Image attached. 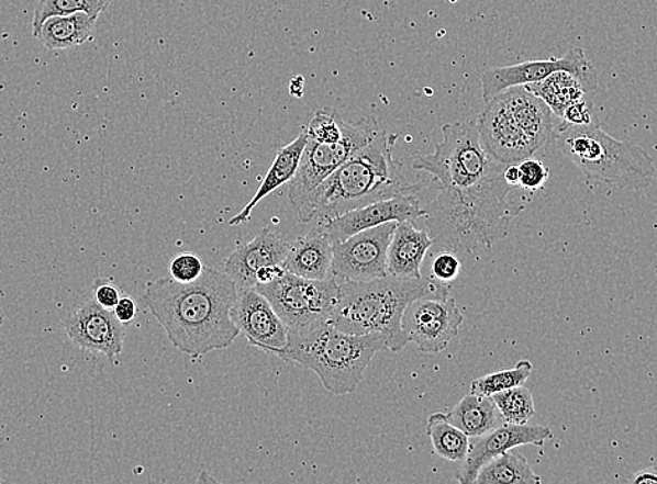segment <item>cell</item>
<instances>
[{"label":"cell","mask_w":657,"mask_h":484,"mask_svg":"<svg viewBox=\"0 0 657 484\" xmlns=\"http://www.w3.org/2000/svg\"><path fill=\"white\" fill-rule=\"evenodd\" d=\"M505 168L487 153L475 122L446 123L435 151L413 159V171L427 173L436 190L425 229L439 250L474 254L510 235L525 205L511 202Z\"/></svg>","instance_id":"1"},{"label":"cell","mask_w":657,"mask_h":484,"mask_svg":"<svg viewBox=\"0 0 657 484\" xmlns=\"http://www.w3.org/2000/svg\"><path fill=\"white\" fill-rule=\"evenodd\" d=\"M237 295V285L225 272L204 267L193 282L174 278L148 282L142 302L174 347L198 359L231 347L240 336L231 316Z\"/></svg>","instance_id":"2"},{"label":"cell","mask_w":657,"mask_h":484,"mask_svg":"<svg viewBox=\"0 0 657 484\" xmlns=\"http://www.w3.org/2000/svg\"><path fill=\"white\" fill-rule=\"evenodd\" d=\"M398 137L379 127L366 147L323 180L301 223H326L348 211L417 190V184L404 177L403 165L393 157Z\"/></svg>","instance_id":"3"},{"label":"cell","mask_w":657,"mask_h":484,"mask_svg":"<svg viewBox=\"0 0 657 484\" xmlns=\"http://www.w3.org/2000/svg\"><path fill=\"white\" fill-rule=\"evenodd\" d=\"M341 299L332 324L354 336L381 334L385 348L400 352L405 341L402 318L415 299L449 290L431 278L387 275L372 281L338 282Z\"/></svg>","instance_id":"4"},{"label":"cell","mask_w":657,"mask_h":484,"mask_svg":"<svg viewBox=\"0 0 657 484\" xmlns=\"http://www.w3.org/2000/svg\"><path fill=\"white\" fill-rule=\"evenodd\" d=\"M559 122L542 98L517 86L486 102L476 125L487 153L498 162L512 165L535 156Z\"/></svg>","instance_id":"5"},{"label":"cell","mask_w":657,"mask_h":484,"mask_svg":"<svg viewBox=\"0 0 657 484\" xmlns=\"http://www.w3.org/2000/svg\"><path fill=\"white\" fill-rule=\"evenodd\" d=\"M554 136L564 156L592 182L624 190H644L655 179V164L643 147L620 142L600 127L598 117L588 125L559 123Z\"/></svg>","instance_id":"6"},{"label":"cell","mask_w":657,"mask_h":484,"mask_svg":"<svg viewBox=\"0 0 657 484\" xmlns=\"http://www.w3.org/2000/svg\"><path fill=\"white\" fill-rule=\"evenodd\" d=\"M383 348L381 334L354 336L328 324L307 336L289 334V342L275 357L314 372L328 393L346 395L356 391L375 354Z\"/></svg>","instance_id":"7"},{"label":"cell","mask_w":657,"mask_h":484,"mask_svg":"<svg viewBox=\"0 0 657 484\" xmlns=\"http://www.w3.org/2000/svg\"><path fill=\"white\" fill-rule=\"evenodd\" d=\"M279 314L289 334L307 336L332 324L341 299L335 275L326 280H307L286 272L274 282L256 285Z\"/></svg>","instance_id":"8"},{"label":"cell","mask_w":657,"mask_h":484,"mask_svg":"<svg viewBox=\"0 0 657 484\" xmlns=\"http://www.w3.org/2000/svg\"><path fill=\"white\" fill-rule=\"evenodd\" d=\"M343 137L337 143H318L310 140L302 153L296 177L289 183V200L297 211L299 221L304 218L308 203L323 180L331 177L344 162L356 156L359 149L372 140L379 126L372 116L356 123L342 121Z\"/></svg>","instance_id":"9"},{"label":"cell","mask_w":657,"mask_h":484,"mask_svg":"<svg viewBox=\"0 0 657 484\" xmlns=\"http://www.w3.org/2000/svg\"><path fill=\"white\" fill-rule=\"evenodd\" d=\"M465 317L450 291L431 293L415 299L403 313L405 341L423 353H439L458 337Z\"/></svg>","instance_id":"10"},{"label":"cell","mask_w":657,"mask_h":484,"mask_svg":"<svg viewBox=\"0 0 657 484\" xmlns=\"http://www.w3.org/2000/svg\"><path fill=\"white\" fill-rule=\"evenodd\" d=\"M398 223L375 226L333 244L332 272L338 282H364L388 275V250Z\"/></svg>","instance_id":"11"},{"label":"cell","mask_w":657,"mask_h":484,"mask_svg":"<svg viewBox=\"0 0 657 484\" xmlns=\"http://www.w3.org/2000/svg\"><path fill=\"white\" fill-rule=\"evenodd\" d=\"M557 70H568L581 77L592 92L598 90V74L581 48H572L563 58L528 60L502 68L487 69L481 76L482 100L501 94L512 87L527 86L547 79Z\"/></svg>","instance_id":"12"},{"label":"cell","mask_w":657,"mask_h":484,"mask_svg":"<svg viewBox=\"0 0 657 484\" xmlns=\"http://www.w3.org/2000/svg\"><path fill=\"white\" fill-rule=\"evenodd\" d=\"M427 215V210L421 204L417 190L379 200L364 207L348 211V213L320 223L325 228L332 244L343 241L358 232L375 228L387 223H402V221L417 220Z\"/></svg>","instance_id":"13"},{"label":"cell","mask_w":657,"mask_h":484,"mask_svg":"<svg viewBox=\"0 0 657 484\" xmlns=\"http://www.w3.org/2000/svg\"><path fill=\"white\" fill-rule=\"evenodd\" d=\"M64 326L77 347L102 353L110 362L116 363L125 341V324L118 320L114 312L90 301L70 314Z\"/></svg>","instance_id":"14"},{"label":"cell","mask_w":657,"mask_h":484,"mask_svg":"<svg viewBox=\"0 0 657 484\" xmlns=\"http://www.w3.org/2000/svg\"><path fill=\"white\" fill-rule=\"evenodd\" d=\"M231 316L248 342L264 352L276 354L289 342V329L256 286L238 290Z\"/></svg>","instance_id":"15"},{"label":"cell","mask_w":657,"mask_h":484,"mask_svg":"<svg viewBox=\"0 0 657 484\" xmlns=\"http://www.w3.org/2000/svg\"><path fill=\"white\" fill-rule=\"evenodd\" d=\"M553 439V431L544 426L505 424L470 440L469 452L456 473V481L461 484L475 483L477 475L487 462L521 446H544Z\"/></svg>","instance_id":"16"},{"label":"cell","mask_w":657,"mask_h":484,"mask_svg":"<svg viewBox=\"0 0 657 484\" xmlns=\"http://www.w3.org/2000/svg\"><path fill=\"white\" fill-rule=\"evenodd\" d=\"M290 244L265 226L248 244L241 245L225 260L224 272L235 282L238 290L256 286V272L261 267L283 264Z\"/></svg>","instance_id":"17"},{"label":"cell","mask_w":657,"mask_h":484,"mask_svg":"<svg viewBox=\"0 0 657 484\" xmlns=\"http://www.w3.org/2000/svg\"><path fill=\"white\" fill-rule=\"evenodd\" d=\"M333 244L323 225L300 236L290 245L283 262L287 272L307 280H326L332 277Z\"/></svg>","instance_id":"18"},{"label":"cell","mask_w":657,"mask_h":484,"mask_svg":"<svg viewBox=\"0 0 657 484\" xmlns=\"http://www.w3.org/2000/svg\"><path fill=\"white\" fill-rule=\"evenodd\" d=\"M433 246L427 229L415 228L412 220L398 223L388 250V274L421 278V264Z\"/></svg>","instance_id":"19"},{"label":"cell","mask_w":657,"mask_h":484,"mask_svg":"<svg viewBox=\"0 0 657 484\" xmlns=\"http://www.w3.org/2000/svg\"><path fill=\"white\" fill-rule=\"evenodd\" d=\"M307 143V131H302L296 140L279 149L274 164L270 165L269 171L266 173L264 180H261L260 187L256 190L254 198L250 199V202L245 205L243 211L233 216V220L230 221V226H240L248 223L253 211L261 200L268 198L269 194L276 192L283 184L291 182L292 178L296 177L297 169L300 167L302 153H304Z\"/></svg>","instance_id":"20"},{"label":"cell","mask_w":657,"mask_h":484,"mask_svg":"<svg viewBox=\"0 0 657 484\" xmlns=\"http://www.w3.org/2000/svg\"><path fill=\"white\" fill-rule=\"evenodd\" d=\"M445 419L475 439L505 424L504 416L489 395L470 393L454 408L444 412Z\"/></svg>","instance_id":"21"},{"label":"cell","mask_w":657,"mask_h":484,"mask_svg":"<svg viewBox=\"0 0 657 484\" xmlns=\"http://www.w3.org/2000/svg\"><path fill=\"white\" fill-rule=\"evenodd\" d=\"M96 18L87 13L54 15L46 19L37 34V40L46 49H74L92 38L96 30Z\"/></svg>","instance_id":"22"},{"label":"cell","mask_w":657,"mask_h":484,"mask_svg":"<svg viewBox=\"0 0 657 484\" xmlns=\"http://www.w3.org/2000/svg\"><path fill=\"white\" fill-rule=\"evenodd\" d=\"M523 87L532 94L542 98L559 120L566 108L583 100L584 95L592 92L581 77L568 70L554 71L547 79Z\"/></svg>","instance_id":"23"},{"label":"cell","mask_w":657,"mask_h":484,"mask_svg":"<svg viewBox=\"0 0 657 484\" xmlns=\"http://www.w3.org/2000/svg\"><path fill=\"white\" fill-rule=\"evenodd\" d=\"M477 484H541L542 477L528 465L526 457L516 448L498 455L481 468Z\"/></svg>","instance_id":"24"},{"label":"cell","mask_w":657,"mask_h":484,"mask_svg":"<svg viewBox=\"0 0 657 484\" xmlns=\"http://www.w3.org/2000/svg\"><path fill=\"white\" fill-rule=\"evenodd\" d=\"M427 435L436 454L450 462H464L469 452L470 437L445 419L444 412L428 417Z\"/></svg>","instance_id":"25"},{"label":"cell","mask_w":657,"mask_h":484,"mask_svg":"<svg viewBox=\"0 0 657 484\" xmlns=\"http://www.w3.org/2000/svg\"><path fill=\"white\" fill-rule=\"evenodd\" d=\"M111 2L112 0H38L33 18L34 38L37 37L41 25L46 19L75 13H87L91 18L99 19Z\"/></svg>","instance_id":"26"},{"label":"cell","mask_w":657,"mask_h":484,"mask_svg":"<svg viewBox=\"0 0 657 484\" xmlns=\"http://www.w3.org/2000/svg\"><path fill=\"white\" fill-rule=\"evenodd\" d=\"M492 399L500 409L506 424L527 425V421L535 415V399L531 391L523 385L501 391L492 395Z\"/></svg>","instance_id":"27"},{"label":"cell","mask_w":657,"mask_h":484,"mask_svg":"<svg viewBox=\"0 0 657 484\" xmlns=\"http://www.w3.org/2000/svg\"><path fill=\"white\" fill-rule=\"evenodd\" d=\"M532 372L533 364L528 360H521L515 368L486 374L475 380L471 383L470 393L492 396L501 391L525 384Z\"/></svg>","instance_id":"28"},{"label":"cell","mask_w":657,"mask_h":484,"mask_svg":"<svg viewBox=\"0 0 657 484\" xmlns=\"http://www.w3.org/2000/svg\"><path fill=\"white\" fill-rule=\"evenodd\" d=\"M308 138L318 143H337L342 140V120L331 110L316 111L305 128Z\"/></svg>","instance_id":"29"},{"label":"cell","mask_w":657,"mask_h":484,"mask_svg":"<svg viewBox=\"0 0 657 484\" xmlns=\"http://www.w3.org/2000/svg\"><path fill=\"white\" fill-rule=\"evenodd\" d=\"M517 168H520L521 175L520 188L531 193L543 189L544 184L547 183L548 177H550V171H548L546 165L533 157L523 159V161L517 164Z\"/></svg>","instance_id":"30"},{"label":"cell","mask_w":657,"mask_h":484,"mask_svg":"<svg viewBox=\"0 0 657 484\" xmlns=\"http://www.w3.org/2000/svg\"><path fill=\"white\" fill-rule=\"evenodd\" d=\"M204 266L198 256L192 254L179 255L169 264L171 278L178 282H193L203 274Z\"/></svg>","instance_id":"31"},{"label":"cell","mask_w":657,"mask_h":484,"mask_svg":"<svg viewBox=\"0 0 657 484\" xmlns=\"http://www.w3.org/2000/svg\"><path fill=\"white\" fill-rule=\"evenodd\" d=\"M461 262L454 251H441L433 261V275L436 281L448 283L460 274Z\"/></svg>","instance_id":"32"},{"label":"cell","mask_w":657,"mask_h":484,"mask_svg":"<svg viewBox=\"0 0 657 484\" xmlns=\"http://www.w3.org/2000/svg\"><path fill=\"white\" fill-rule=\"evenodd\" d=\"M121 291L114 285L111 278H99L94 282V301L100 306L114 311L121 299Z\"/></svg>","instance_id":"33"},{"label":"cell","mask_w":657,"mask_h":484,"mask_svg":"<svg viewBox=\"0 0 657 484\" xmlns=\"http://www.w3.org/2000/svg\"><path fill=\"white\" fill-rule=\"evenodd\" d=\"M594 111L592 104H589L587 100L574 102L572 105L566 108L564 111L561 121L569 123V125H588L593 122Z\"/></svg>","instance_id":"34"},{"label":"cell","mask_w":657,"mask_h":484,"mask_svg":"<svg viewBox=\"0 0 657 484\" xmlns=\"http://www.w3.org/2000/svg\"><path fill=\"white\" fill-rule=\"evenodd\" d=\"M114 313L122 324H130L136 318L137 305L130 296H122L118 305L114 307Z\"/></svg>","instance_id":"35"},{"label":"cell","mask_w":657,"mask_h":484,"mask_svg":"<svg viewBox=\"0 0 657 484\" xmlns=\"http://www.w3.org/2000/svg\"><path fill=\"white\" fill-rule=\"evenodd\" d=\"M286 272L287 270L283 264L261 267V269L256 272V285H258V283H269L279 280V278L286 275Z\"/></svg>","instance_id":"36"},{"label":"cell","mask_w":657,"mask_h":484,"mask_svg":"<svg viewBox=\"0 0 657 484\" xmlns=\"http://www.w3.org/2000/svg\"><path fill=\"white\" fill-rule=\"evenodd\" d=\"M634 484H657V468L650 466L639 471L636 475L631 479Z\"/></svg>","instance_id":"37"},{"label":"cell","mask_w":657,"mask_h":484,"mask_svg":"<svg viewBox=\"0 0 657 484\" xmlns=\"http://www.w3.org/2000/svg\"><path fill=\"white\" fill-rule=\"evenodd\" d=\"M504 178L506 180V183H510L511 187H513V188L520 187L521 175H520V168H517V164L506 165V168L504 171Z\"/></svg>","instance_id":"38"},{"label":"cell","mask_w":657,"mask_h":484,"mask_svg":"<svg viewBox=\"0 0 657 484\" xmlns=\"http://www.w3.org/2000/svg\"><path fill=\"white\" fill-rule=\"evenodd\" d=\"M302 91H304V79H302V77H296V79L291 80L290 85L291 95L300 98L302 97Z\"/></svg>","instance_id":"39"},{"label":"cell","mask_w":657,"mask_h":484,"mask_svg":"<svg viewBox=\"0 0 657 484\" xmlns=\"http://www.w3.org/2000/svg\"><path fill=\"white\" fill-rule=\"evenodd\" d=\"M4 318H7V317H4V313H3V311H2V307H0V327H2V326H3V324H4Z\"/></svg>","instance_id":"40"},{"label":"cell","mask_w":657,"mask_h":484,"mask_svg":"<svg viewBox=\"0 0 657 484\" xmlns=\"http://www.w3.org/2000/svg\"><path fill=\"white\" fill-rule=\"evenodd\" d=\"M2 482H3V481H2V477H0V483H2Z\"/></svg>","instance_id":"41"}]
</instances>
